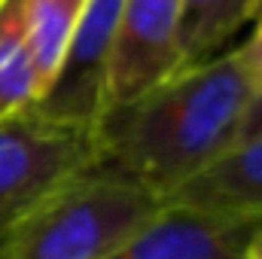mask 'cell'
I'll use <instances>...</instances> for the list:
<instances>
[{"label":"cell","mask_w":262,"mask_h":259,"mask_svg":"<svg viewBox=\"0 0 262 259\" xmlns=\"http://www.w3.org/2000/svg\"><path fill=\"white\" fill-rule=\"evenodd\" d=\"M98 137L37 107L0 122V253L15 226L58 183L95 165Z\"/></svg>","instance_id":"3"},{"label":"cell","mask_w":262,"mask_h":259,"mask_svg":"<svg viewBox=\"0 0 262 259\" xmlns=\"http://www.w3.org/2000/svg\"><path fill=\"white\" fill-rule=\"evenodd\" d=\"M262 134V82H253V95L244 113V125H241V140Z\"/></svg>","instance_id":"12"},{"label":"cell","mask_w":262,"mask_h":259,"mask_svg":"<svg viewBox=\"0 0 262 259\" xmlns=\"http://www.w3.org/2000/svg\"><path fill=\"white\" fill-rule=\"evenodd\" d=\"M180 28L183 0H122L101 122L183 70Z\"/></svg>","instance_id":"4"},{"label":"cell","mask_w":262,"mask_h":259,"mask_svg":"<svg viewBox=\"0 0 262 259\" xmlns=\"http://www.w3.org/2000/svg\"><path fill=\"white\" fill-rule=\"evenodd\" d=\"M162 207L146 189L92 165L34 204L0 259H110Z\"/></svg>","instance_id":"2"},{"label":"cell","mask_w":262,"mask_h":259,"mask_svg":"<svg viewBox=\"0 0 262 259\" xmlns=\"http://www.w3.org/2000/svg\"><path fill=\"white\" fill-rule=\"evenodd\" d=\"M43 82L34 64L21 0H0V122L37 107Z\"/></svg>","instance_id":"8"},{"label":"cell","mask_w":262,"mask_h":259,"mask_svg":"<svg viewBox=\"0 0 262 259\" xmlns=\"http://www.w3.org/2000/svg\"><path fill=\"white\" fill-rule=\"evenodd\" d=\"M85 3L89 0H21V12H25V25H28V37H31L34 64H37L40 82H43V95L49 92L52 79L58 76L70 34H73Z\"/></svg>","instance_id":"10"},{"label":"cell","mask_w":262,"mask_h":259,"mask_svg":"<svg viewBox=\"0 0 262 259\" xmlns=\"http://www.w3.org/2000/svg\"><path fill=\"white\" fill-rule=\"evenodd\" d=\"M259 232L262 217H229L165 204L110 259H244Z\"/></svg>","instance_id":"6"},{"label":"cell","mask_w":262,"mask_h":259,"mask_svg":"<svg viewBox=\"0 0 262 259\" xmlns=\"http://www.w3.org/2000/svg\"><path fill=\"white\" fill-rule=\"evenodd\" d=\"M165 204H183L229 217H262V134L238 140L226 156L180 186Z\"/></svg>","instance_id":"7"},{"label":"cell","mask_w":262,"mask_h":259,"mask_svg":"<svg viewBox=\"0 0 262 259\" xmlns=\"http://www.w3.org/2000/svg\"><path fill=\"white\" fill-rule=\"evenodd\" d=\"M244 259H262V232L253 238V241H250V247H247Z\"/></svg>","instance_id":"13"},{"label":"cell","mask_w":262,"mask_h":259,"mask_svg":"<svg viewBox=\"0 0 262 259\" xmlns=\"http://www.w3.org/2000/svg\"><path fill=\"white\" fill-rule=\"evenodd\" d=\"M250 95L235 46L183 67L101 122L95 168L168 201L241 140Z\"/></svg>","instance_id":"1"},{"label":"cell","mask_w":262,"mask_h":259,"mask_svg":"<svg viewBox=\"0 0 262 259\" xmlns=\"http://www.w3.org/2000/svg\"><path fill=\"white\" fill-rule=\"evenodd\" d=\"M235 52H238L244 70L250 73V79L253 82H262V6H259V12H256V21H253L250 37L244 43H238Z\"/></svg>","instance_id":"11"},{"label":"cell","mask_w":262,"mask_h":259,"mask_svg":"<svg viewBox=\"0 0 262 259\" xmlns=\"http://www.w3.org/2000/svg\"><path fill=\"white\" fill-rule=\"evenodd\" d=\"M259 6L262 0H183L180 64L195 67L229 49V40L256 18Z\"/></svg>","instance_id":"9"},{"label":"cell","mask_w":262,"mask_h":259,"mask_svg":"<svg viewBox=\"0 0 262 259\" xmlns=\"http://www.w3.org/2000/svg\"><path fill=\"white\" fill-rule=\"evenodd\" d=\"M122 0H89L67 43L64 61L37 110L49 119L92 131L104 116V89L113 58Z\"/></svg>","instance_id":"5"}]
</instances>
